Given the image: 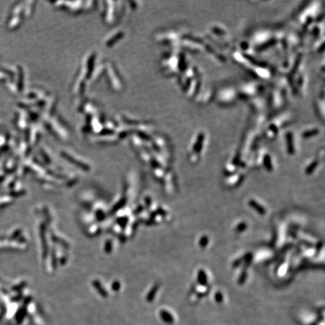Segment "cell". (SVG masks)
Masks as SVG:
<instances>
[{
  "instance_id": "obj_5",
  "label": "cell",
  "mask_w": 325,
  "mask_h": 325,
  "mask_svg": "<svg viewBox=\"0 0 325 325\" xmlns=\"http://www.w3.org/2000/svg\"><path fill=\"white\" fill-rule=\"evenodd\" d=\"M206 133L203 131H200L196 134L193 138L192 144V152L195 155H200L203 149L204 142L206 140Z\"/></svg>"
},
{
  "instance_id": "obj_2",
  "label": "cell",
  "mask_w": 325,
  "mask_h": 325,
  "mask_svg": "<svg viewBox=\"0 0 325 325\" xmlns=\"http://www.w3.org/2000/svg\"><path fill=\"white\" fill-rule=\"evenodd\" d=\"M215 97L218 103L221 106H230L239 98L238 91L233 86H225L216 93Z\"/></svg>"
},
{
  "instance_id": "obj_7",
  "label": "cell",
  "mask_w": 325,
  "mask_h": 325,
  "mask_svg": "<svg viewBox=\"0 0 325 325\" xmlns=\"http://www.w3.org/2000/svg\"><path fill=\"white\" fill-rule=\"evenodd\" d=\"M320 133L321 129L319 127H317L316 126V127H312L303 129L302 132L301 133V136L303 139H310L312 138V137L316 136L318 134H320Z\"/></svg>"
},
{
  "instance_id": "obj_18",
  "label": "cell",
  "mask_w": 325,
  "mask_h": 325,
  "mask_svg": "<svg viewBox=\"0 0 325 325\" xmlns=\"http://www.w3.org/2000/svg\"><path fill=\"white\" fill-rule=\"evenodd\" d=\"M215 300L218 303H221L223 300V296L221 291H217L215 294Z\"/></svg>"
},
{
  "instance_id": "obj_10",
  "label": "cell",
  "mask_w": 325,
  "mask_h": 325,
  "mask_svg": "<svg viewBox=\"0 0 325 325\" xmlns=\"http://www.w3.org/2000/svg\"><path fill=\"white\" fill-rule=\"evenodd\" d=\"M197 281L202 286H206L208 284V278L206 272L203 270H199L197 272Z\"/></svg>"
},
{
  "instance_id": "obj_3",
  "label": "cell",
  "mask_w": 325,
  "mask_h": 325,
  "mask_svg": "<svg viewBox=\"0 0 325 325\" xmlns=\"http://www.w3.org/2000/svg\"><path fill=\"white\" fill-rule=\"evenodd\" d=\"M290 121V118L287 117L286 115L275 118V119L272 120L264 129L265 136L270 139H274L278 135L280 129H282L284 127H287Z\"/></svg>"
},
{
  "instance_id": "obj_14",
  "label": "cell",
  "mask_w": 325,
  "mask_h": 325,
  "mask_svg": "<svg viewBox=\"0 0 325 325\" xmlns=\"http://www.w3.org/2000/svg\"><path fill=\"white\" fill-rule=\"evenodd\" d=\"M253 259V255L251 253H248L247 254H245L244 256V269L246 270V268H248L249 266V265L251 264V261Z\"/></svg>"
},
{
  "instance_id": "obj_17",
  "label": "cell",
  "mask_w": 325,
  "mask_h": 325,
  "mask_svg": "<svg viewBox=\"0 0 325 325\" xmlns=\"http://www.w3.org/2000/svg\"><path fill=\"white\" fill-rule=\"evenodd\" d=\"M208 241H209V239H208V236H202L200 239V245L202 248V249H204V248H206V246L208 245Z\"/></svg>"
},
{
  "instance_id": "obj_15",
  "label": "cell",
  "mask_w": 325,
  "mask_h": 325,
  "mask_svg": "<svg viewBox=\"0 0 325 325\" xmlns=\"http://www.w3.org/2000/svg\"><path fill=\"white\" fill-rule=\"evenodd\" d=\"M247 276H248V272L246 271V270H245V269H243V270H242V272L240 273L239 277V279H238L239 285H243V284L245 282L246 279H247Z\"/></svg>"
},
{
  "instance_id": "obj_4",
  "label": "cell",
  "mask_w": 325,
  "mask_h": 325,
  "mask_svg": "<svg viewBox=\"0 0 325 325\" xmlns=\"http://www.w3.org/2000/svg\"><path fill=\"white\" fill-rule=\"evenodd\" d=\"M208 35H211L213 40L217 39L219 43L226 44L230 42V34L224 27L221 24H212L208 27Z\"/></svg>"
},
{
  "instance_id": "obj_20",
  "label": "cell",
  "mask_w": 325,
  "mask_h": 325,
  "mask_svg": "<svg viewBox=\"0 0 325 325\" xmlns=\"http://www.w3.org/2000/svg\"><path fill=\"white\" fill-rule=\"evenodd\" d=\"M322 245H323V242H318V243L317 244V245H316V252L317 253H318L319 251H320V250L321 249V248H322Z\"/></svg>"
},
{
  "instance_id": "obj_13",
  "label": "cell",
  "mask_w": 325,
  "mask_h": 325,
  "mask_svg": "<svg viewBox=\"0 0 325 325\" xmlns=\"http://www.w3.org/2000/svg\"><path fill=\"white\" fill-rule=\"evenodd\" d=\"M317 165H318V161L317 160H314L306 168V173L307 175H311L314 171L315 170V169L317 168Z\"/></svg>"
},
{
  "instance_id": "obj_11",
  "label": "cell",
  "mask_w": 325,
  "mask_h": 325,
  "mask_svg": "<svg viewBox=\"0 0 325 325\" xmlns=\"http://www.w3.org/2000/svg\"><path fill=\"white\" fill-rule=\"evenodd\" d=\"M263 164L266 170L268 172H272L273 170V166H272V158L269 154H266L263 157Z\"/></svg>"
},
{
  "instance_id": "obj_12",
  "label": "cell",
  "mask_w": 325,
  "mask_h": 325,
  "mask_svg": "<svg viewBox=\"0 0 325 325\" xmlns=\"http://www.w3.org/2000/svg\"><path fill=\"white\" fill-rule=\"evenodd\" d=\"M160 317L162 318V320L164 322L167 323V324H172L174 322V318L172 317V315H171L170 312L166 311V310H162L160 311Z\"/></svg>"
},
{
  "instance_id": "obj_9",
  "label": "cell",
  "mask_w": 325,
  "mask_h": 325,
  "mask_svg": "<svg viewBox=\"0 0 325 325\" xmlns=\"http://www.w3.org/2000/svg\"><path fill=\"white\" fill-rule=\"evenodd\" d=\"M249 205L250 207H251V208H253V209H254L255 211H256L257 213L259 214V215H264L265 214H266V209H265V208L263 207V206H261L260 203H258L256 200H250L249 201Z\"/></svg>"
},
{
  "instance_id": "obj_16",
  "label": "cell",
  "mask_w": 325,
  "mask_h": 325,
  "mask_svg": "<svg viewBox=\"0 0 325 325\" xmlns=\"http://www.w3.org/2000/svg\"><path fill=\"white\" fill-rule=\"evenodd\" d=\"M247 227H248V225L245 222L239 223L236 227V231L238 233H241L244 232V231L246 230Z\"/></svg>"
},
{
  "instance_id": "obj_1",
  "label": "cell",
  "mask_w": 325,
  "mask_h": 325,
  "mask_svg": "<svg viewBox=\"0 0 325 325\" xmlns=\"http://www.w3.org/2000/svg\"><path fill=\"white\" fill-rule=\"evenodd\" d=\"M264 86L256 81H248L242 84L237 89L239 98L251 99L264 91Z\"/></svg>"
},
{
  "instance_id": "obj_19",
  "label": "cell",
  "mask_w": 325,
  "mask_h": 325,
  "mask_svg": "<svg viewBox=\"0 0 325 325\" xmlns=\"http://www.w3.org/2000/svg\"><path fill=\"white\" fill-rule=\"evenodd\" d=\"M242 263H244V256L242 257H240V258L237 259L236 260H235L233 263V268H237L239 267V266H241V264H242Z\"/></svg>"
},
{
  "instance_id": "obj_6",
  "label": "cell",
  "mask_w": 325,
  "mask_h": 325,
  "mask_svg": "<svg viewBox=\"0 0 325 325\" xmlns=\"http://www.w3.org/2000/svg\"><path fill=\"white\" fill-rule=\"evenodd\" d=\"M285 144H286V149L287 152L289 155H294L296 151L295 149V143H294V132L291 129L286 131L285 135Z\"/></svg>"
},
{
  "instance_id": "obj_8",
  "label": "cell",
  "mask_w": 325,
  "mask_h": 325,
  "mask_svg": "<svg viewBox=\"0 0 325 325\" xmlns=\"http://www.w3.org/2000/svg\"><path fill=\"white\" fill-rule=\"evenodd\" d=\"M315 108L317 111V113L320 114L321 120L324 121V93L322 95L317 99L315 102Z\"/></svg>"
}]
</instances>
